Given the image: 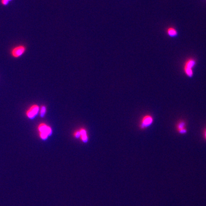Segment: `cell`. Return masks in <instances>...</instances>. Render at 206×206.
<instances>
[{"label": "cell", "instance_id": "obj_1", "mask_svg": "<svg viewBox=\"0 0 206 206\" xmlns=\"http://www.w3.org/2000/svg\"><path fill=\"white\" fill-rule=\"evenodd\" d=\"M196 65L195 60L193 58H189L184 63V72L187 76L189 77H191L193 75L192 69Z\"/></svg>", "mask_w": 206, "mask_h": 206}, {"label": "cell", "instance_id": "obj_2", "mask_svg": "<svg viewBox=\"0 0 206 206\" xmlns=\"http://www.w3.org/2000/svg\"><path fill=\"white\" fill-rule=\"evenodd\" d=\"M26 50L25 45H18L15 46L11 50V56L14 58H18L21 56Z\"/></svg>", "mask_w": 206, "mask_h": 206}, {"label": "cell", "instance_id": "obj_3", "mask_svg": "<svg viewBox=\"0 0 206 206\" xmlns=\"http://www.w3.org/2000/svg\"><path fill=\"white\" fill-rule=\"evenodd\" d=\"M153 118L149 115H145L140 120L139 127L141 129H145L150 126L153 122Z\"/></svg>", "mask_w": 206, "mask_h": 206}, {"label": "cell", "instance_id": "obj_4", "mask_svg": "<svg viewBox=\"0 0 206 206\" xmlns=\"http://www.w3.org/2000/svg\"><path fill=\"white\" fill-rule=\"evenodd\" d=\"M176 129L180 134H185L187 132V123L184 120H180L176 125Z\"/></svg>", "mask_w": 206, "mask_h": 206}, {"label": "cell", "instance_id": "obj_5", "mask_svg": "<svg viewBox=\"0 0 206 206\" xmlns=\"http://www.w3.org/2000/svg\"><path fill=\"white\" fill-rule=\"evenodd\" d=\"M39 111V107L37 104H33L26 111V116L29 118L32 119L38 113Z\"/></svg>", "mask_w": 206, "mask_h": 206}, {"label": "cell", "instance_id": "obj_6", "mask_svg": "<svg viewBox=\"0 0 206 206\" xmlns=\"http://www.w3.org/2000/svg\"><path fill=\"white\" fill-rule=\"evenodd\" d=\"M39 133H43L46 134L48 136H50L52 133V130L51 128L49 126H48L45 123H41L39 125L38 127Z\"/></svg>", "mask_w": 206, "mask_h": 206}, {"label": "cell", "instance_id": "obj_7", "mask_svg": "<svg viewBox=\"0 0 206 206\" xmlns=\"http://www.w3.org/2000/svg\"><path fill=\"white\" fill-rule=\"evenodd\" d=\"M80 133L81 139L82 141L84 142H86L88 141V136H87V132L85 129L82 128L79 130Z\"/></svg>", "mask_w": 206, "mask_h": 206}, {"label": "cell", "instance_id": "obj_8", "mask_svg": "<svg viewBox=\"0 0 206 206\" xmlns=\"http://www.w3.org/2000/svg\"><path fill=\"white\" fill-rule=\"evenodd\" d=\"M168 35L171 36H174L177 34L176 30L173 28H168Z\"/></svg>", "mask_w": 206, "mask_h": 206}, {"label": "cell", "instance_id": "obj_9", "mask_svg": "<svg viewBox=\"0 0 206 206\" xmlns=\"http://www.w3.org/2000/svg\"><path fill=\"white\" fill-rule=\"evenodd\" d=\"M46 107L45 106H42L41 107V110H40V115L42 117L45 115V113H46Z\"/></svg>", "mask_w": 206, "mask_h": 206}, {"label": "cell", "instance_id": "obj_10", "mask_svg": "<svg viewBox=\"0 0 206 206\" xmlns=\"http://www.w3.org/2000/svg\"><path fill=\"white\" fill-rule=\"evenodd\" d=\"M39 136L40 138L42 140H45L47 138L48 136L47 135H46V134L43 133H39Z\"/></svg>", "mask_w": 206, "mask_h": 206}, {"label": "cell", "instance_id": "obj_11", "mask_svg": "<svg viewBox=\"0 0 206 206\" xmlns=\"http://www.w3.org/2000/svg\"><path fill=\"white\" fill-rule=\"evenodd\" d=\"M74 136L77 138H78V137H80V133L79 131H76V132H74Z\"/></svg>", "mask_w": 206, "mask_h": 206}, {"label": "cell", "instance_id": "obj_12", "mask_svg": "<svg viewBox=\"0 0 206 206\" xmlns=\"http://www.w3.org/2000/svg\"><path fill=\"white\" fill-rule=\"evenodd\" d=\"M203 136L204 138L205 139V140H206V128H205L204 131L203 132Z\"/></svg>", "mask_w": 206, "mask_h": 206}, {"label": "cell", "instance_id": "obj_13", "mask_svg": "<svg viewBox=\"0 0 206 206\" xmlns=\"http://www.w3.org/2000/svg\"><path fill=\"white\" fill-rule=\"evenodd\" d=\"M7 1H9H9H12V0H7Z\"/></svg>", "mask_w": 206, "mask_h": 206}]
</instances>
